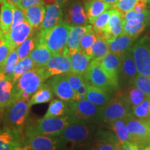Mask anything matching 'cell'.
Masks as SVG:
<instances>
[{
	"mask_svg": "<svg viewBox=\"0 0 150 150\" xmlns=\"http://www.w3.org/2000/svg\"><path fill=\"white\" fill-rule=\"evenodd\" d=\"M149 125H150V120L149 121Z\"/></svg>",
	"mask_w": 150,
	"mask_h": 150,
	"instance_id": "03108f58",
	"label": "cell"
},
{
	"mask_svg": "<svg viewBox=\"0 0 150 150\" xmlns=\"http://www.w3.org/2000/svg\"><path fill=\"white\" fill-rule=\"evenodd\" d=\"M27 20L25 15H24V11L20 9L18 7H13V20L12 25H11V29H13L15 27H16L18 24L22 23L24 21Z\"/></svg>",
	"mask_w": 150,
	"mask_h": 150,
	"instance_id": "7dc6e473",
	"label": "cell"
},
{
	"mask_svg": "<svg viewBox=\"0 0 150 150\" xmlns=\"http://www.w3.org/2000/svg\"><path fill=\"white\" fill-rule=\"evenodd\" d=\"M14 6L8 2L2 4L0 10V29L4 33H7L11 29L13 20Z\"/></svg>",
	"mask_w": 150,
	"mask_h": 150,
	"instance_id": "d6a6232c",
	"label": "cell"
},
{
	"mask_svg": "<svg viewBox=\"0 0 150 150\" xmlns=\"http://www.w3.org/2000/svg\"><path fill=\"white\" fill-rule=\"evenodd\" d=\"M43 68L47 79L56 75L67 74L71 71L70 56L67 54H54Z\"/></svg>",
	"mask_w": 150,
	"mask_h": 150,
	"instance_id": "4fadbf2b",
	"label": "cell"
},
{
	"mask_svg": "<svg viewBox=\"0 0 150 150\" xmlns=\"http://www.w3.org/2000/svg\"><path fill=\"white\" fill-rule=\"evenodd\" d=\"M125 100L130 105L131 107H135L143 102L147 96L141 90L134 86L126 93L121 95Z\"/></svg>",
	"mask_w": 150,
	"mask_h": 150,
	"instance_id": "8d00e7d4",
	"label": "cell"
},
{
	"mask_svg": "<svg viewBox=\"0 0 150 150\" xmlns=\"http://www.w3.org/2000/svg\"><path fill=\"white\" fill-rule=\"evenodd\" d=\"M102 68L116 83H119V74L120 71L121 57L111 52L105 55L102 59H97Z\"/></svg>",
	"mask_w": 150,
	"mask_h": 150,
	"instance_id": "ac0fdd59",
	"label": "cell"
},
{
	"mask_svg": "<svg viewBox=\"0 0 150 150\" xmlns=\"http://www.w3.org/2000/svg\"><path fill=\"white\" fill-rule=\"evenodd\" d=\"M111 9L112 8L106 11L100 16L90 22V24L93 26L94 31L97 33V36H101V35L104 36V31L109 21Z\"/></svg>",
	"mask_w": 150,
	"mask_h": 150,
	"instance_id": "e575fe53",
	"label": "cell"
},
{
	"mask_svg": "<svg viewBox=\"0 0 150 150\" xmlns=\"http://www.w3.org/2000/svg\"><path fill=\"white\" fill-rule=\"evenodd\" d=\"M26 137L22 131L3 127L0 129V150H17L24 145Z\"/></svg>",
	"mask_w": 150,
	"mask_h": 150,
	"instance_id": "2e32d148",
	"label": "cell"
},
{
	"mask_svg": "<svg viewBox=\"0 0 150 150\" xmlns=\"http://www.w3.org/2000/svg\"><path fill=\"white\" fill-rule=\"evenodd\" d=\"M35 33V31L33 27L27 20H26L13 29H10L8 32L4 33V35L12 50L18 48L28 38L33 35Z\"/></svg>",
	"mask_w": 150,
	"mask_h": 150,
	"instance_id": "7c38bea8",
	"label": "cell"
},
{
	"mask_svg": "<svg viewBox=\"0 0 150 150\" xmlns=\"http://www.w3.org/2000/svg\"><path fill=\"white\" fill-rule=\"evenodd\" d=\"M130 133L131 141L139 147L150 145V125L149 121L139 119L131 115L125 118Z\"/></svg>",
	"mask_w": 150,
	"mask_h": 150,
	"instance_id": "8992f818",
	"label": "cell"
},
{
	"mask_svg": "<svg viewBox=\"0 0 150 150\" xmlns=\"http://www.w3.org/2000/svg\"><path fill=\"white\" fill-rule=\"evenodd\" d=\"M145 1L146 2H147V4H150V0H145Z\"/></svg>",
	"mask_w": 150,
	"mask_h": 150,
	"instance_id": "be15d7a7",
	"label": "cell"
},
{
	"mask_svg": "<svg viewBox=\"0 0 150 150\" xmlns=\"http://www.w3.org/2000/svg\"><path fill=\"white\" fill-rule=\"evenodd\" d=\"M147 9L141 13L134 10L122 13L123 34L137 38L147 26Z\"/></svg>",
	"mask_w": 150,
	"mask_h": 150,
	"instance_id": "8fae6325",
	"label": "cell"
},
{
	"mask_svg": "<svg viewBox=\"0 0 150 150\" xmlns=\"http://www.w3.org/2000/svg\"><path fill=\"white\" fill-rule=\"evenodd\" d=\"M131 112L134 117L139 119H150V97H147L141 104L131 108Z\"/></svg>",
	"mask_w": 150,
	"mask_h": 150,
	"instance_id": "b9f144b4",
	"label": "cell"
},
{
	"mask_svg": "<svg viewBox=\"0 0 150 150\" xmlns=\"http://www.w3.org/2000/svg\"><path fill=\"white\" fill-rule=\"evenodd\" d=\"M147 26L150 29V4H149V8L147 9Z\"/></svg>",
	"mask_w": 150,
	"mask_h": 150,
	"instance_id": "9f6ffc18",
	"label": "cell"
},
{
	"mask_svg": "<svg viewBox=\"0 0 150 150\" xmlns=\"http://www.w3.org/2000/svg\"><path fill=\"white\" fill-rule=\"evenodd\" d=\"M31 107L29 102L14 99L3 112L4 127L11 130L24 132L23 129Z\"/></svg>",
	"mask_w": 150,
	"mask_h": 150,
	"instance_id": "3957f363",
	"label": "cell"
},
{
	"mask_svg": "<svg viewBox=\"0 0 150 150\" xmlns=\"http://www.w3.org/2000/svg\"><path fill=\"white\" fill-rule=\"evenodd\" d=\"M137 1L138 0H117L112 8H115L122 13H125L133 10Z\"/></svg>",
	"mask_w": 150,
	"mask_h": 150,
	"instance_id": "f6af8a7d",
	"label": "cell"
},
{
	"mask_svg": "<svg viewBox=\"0 0 150 150\" xmlns=\"http://www.w3.org/2000/svg\"><path fill=\"white\" fill-rule=\"evenodd\" d=\"M136 38L122 34L111 40H108L109 51L122 57L126 52L133 47Z\"/></svg>",
	"mask_w": 150,
	"mask_h": 150,
	"instance_id": "cb8c5ba5",
	"label": "cell"
},
{
	"mask_svg": "<svg viewBox=\"0 0 150 150\" xmlns=\"http://www.w3.org/2000/svg\"><path fill=\"white\" fill-rule=\"evenodd\" d=\"M70 0H56V3L59 4L63 6V5H64L65 3H67V1H69Z\"/></svg>",
	"mask_w": 150,
	"mask_h": 150,
	"instance_id": "6f0895ef",
	"label": "cell"
},
{
	"mask_svg": "<svg viewBox=\"0 0 150 150\" xmlns=\"http://www.w3.org/2000/svg\"><path fill=\"white\" fill-rule=\"evenodd\" d=\"M52 56V52L46 46L38 42L29 56L34 62L35 67H43L48 63Z\"/></svg>",
	"mask_w": 150,
	"mask_h": 150,
	"instance_id": "f1b7e54d",
	"label": "cell"
},
{
	"mask_svg": "<svg viewBox=\"0 0 150 150\" xmlns=\"http://www.w3.org/2000/svg\"><path fill=\"white\" fill-rule=\"evenodd\" d=\"M22 0H7V2L11 4L12 5L15 6L20 7V3H21Z\"/></svg>",
	"mask_w": 150,
	"mask_h": 150,
	"instance_id": "f5cc1de1",
	"label": "cell"
},
{
	"mask_svg": "<svg viewBox=\"0 0 150 150\" xmlns=\"http://www.w3.org/2000/svg\"><path fill=\"white\" fill-rule=\"evenodd\" d=\"M54 92L49 83H43L32 95L29 103L31 106L47 103L53 99Z\"/></svg>",
	"mask_w": 150,
	"mask_h": 150,
	"instance_id": "4dcf8cb0",
	"label": "cell"
},
{
	"mask_svg": "<svg viewBox=\"0 0 150 150\" xmlns=\"http://www.w3.org/2000/svg\"><path fill=\"white\" fill-rule=\"evenodd\" d=\"M20 61V59L19 57L16 49V50H12L8 58H7L6 61H5V63L0 68V72L4 73L6 76L12 79L15 68H16V65H18Z\"/></svg>",
	"mask_w": 150,
	"mask_h": 150,
	"instance_id": "74e56055",
	"label": "cell"
},
{
	"mask_svg": "<svg viewBox=\"0 0 150 150\" xmlns=\"http://www.w3.org/2000/svg\"><path fill=\"white\" fill-rule=\"evenodd\" d=\"M97 38H98V36L95 31H94L93 26H92L91 29L83 35V38L81 41L79 50L91 59L92 54H92V47L96 42Z\"/></svg>",
	"mask_w": 150,
	"mask_h": 150,
	"instance_id": "d590c367",
	"label": "cell"
},
{
	"mask_svg": "<svg viewBox=\"0 0 150 150\" xmlns=\"http://www.w3.org/2000/svg\"><path fill=\"white\" fill-rule=\"evenodd\" d=\"M24 145L29 150H59L62 143L59 137L35 136L26 138Z\"/></svg>",
	"mask_w": 150,
	"mask_h": 150,
	"instance_id": "9a60e30c",
	"label": "cell"
},
{
	"mask_svg": "<svg viewBox=\"0 0 150 150\" xmlns=\"http://www.w3.org/2000/svg\"><path fill=\"white\" fill-rule=\"evenodd\" d=\"M72 27L62 22L50 29L38 32V42L46 46L54 54H64L67 38Z\"/></svg>",
	"mask_w": 150,
	"mask_h": 150,
	"instance_id": "7a4b0ae2",
	"label": "cell"
},
{
	"mask_svg": "<svg viewBox=\"0 0 150 150\" xmlns=\"http://www.w3.org/2000/svg\"><path fill=\"white\" fill-rule=\"evenodd\" d=\"M91 27L92 25H89V24L72 27L69 33L68 38H67L66 47L67 55L70 56V54L79 50L81 41L83 38V35Z\"/></svg>",
	"mask_w": 150,
	"mask_h": 150,
	"instance_id": "d4e9b609",
	"label": "cell"
},
{
	"mask_svg": "<svg viewBox=\"0 0 150 150\" xmlns=\"http://www.w3.org/2000/svg\"><path fill=\"white\" fill-rule=\"evenodd\" d=\"M38 43V33L36 34L34 33L33 35L28 38L24 42H22L16 49L20 60L24 59L26 57H28L30 53L36 47Z\"/></svg>",
	"mask_w": 150,
	"mask_h": 150,
	"instance_id": "f35d334b",
	"label": "cell"
},
{
	"mask_svg": "<svg viewBox=\"0 0 150 150\" xmlns=\"http://www.w3.org/2000/svg\"><path fill=\"white\" fill-rule=\"evenodd\" d=\"M101 1H104V2H106V3L108 4L111 5L112 7V6L115 4L116 2H117V0H101Z\"/></svg>",
	"mask_w": 150,
	"mask_h": 150,
	"instance_id": "11a10c76",
	"label": "cell"
},
{
	"mask_svg": "<svg viewBox=\"0 0 150 150\" xmlns=\"http://www.w3.org/2000/svg\"><path fill=\"white\" fill-rule=\"evenodd\" d=\"M65 22L70 27L88 25V18L81 4L78 1L72 4L67 9Z\"/></svg>",
	"mask_w": 150,
	"mask_h": 150,
	"instance_id": "d6986e66",
	"label": "cell"
},
{
	"mask_svg": "<svg viewBox=\"0 0 150 150\" xmlns=\"http://www.w3.org/2000/svg\"><path fill=\"white\" fill-rule=\"evenodd\" d=\"M147 3L145 0H138L133 10L138 13H141L145 10H147Z\"/></svg>",
	"mask_w": 150,
	"mask_h": 150,
	"instance_id": "681fc988",
	"label": "cell"
},
{
	"mask_svg": "<svg viewBox=\"0 0 150 150\" xmlns=\"http://www.w3.org/2000/svg\"><path fill=\"white\" fill-rule=\"evenodd\" d=\"M54 95L59 99L68 102H74V91L72 88L65 74L54 76L48 79Z\"/></svg>",
	"mask_w": 150,
	"mask_h": 150,
	"instance_id": "5bb4252c",
	"label": "cell"
},
{
	"mask_svg": "<svg viewBox=\"0 0 150 150\" xmlns=\"http://www.w3.org/2000/svg\"><path fill=\"white\" fill-rule=\"evenodd\" d=\"M35 67L34 62L29 56L20 60L18 65H16L13 72V74L12 81L13 83L15 84L16 83L17 81L22 75H23L24 73L28 72V71L32 70Z\"/></svg>",
	"mask_w": 150,
	"mask_h": 150,
	"instance_id": "60d3db41",
	"label": "cell"
},
{
	"mask_svg": "<svg viewBox=\"0 0 150 150\" xmlns=\"http://www.w3.org/2000/svg\"><path fill=\"white\" fill-rule=\"evenodd\" d=\"M102 107L97 106L88 99L71 102L70 115L76 122H88L100 118Z\"/></svg>",
	"mask_w": 150,
	"mask_h": 150,
	"instance_id": "9c48e42d",
	"label": "cell"
},
{
	"mask_svg": "<svg viewBox=\"0 0 150 150\" xmlns=\"http://www.w3.org/2000/svg\"><path fill=\"white\" fill-rule=\"evenodd\" d=\"M86 81L90 85L95 86L108 93L116 91L119 83L114 81L102 68L97 59L92 60L84 74Z\"/></svg>",
	"mask_w": 150,
	"mask_h": 150,
	"instance_id": "277c9868",
	"label": "cell"
},
{
	"mask_svg": "<svg viewBox=\"0 0 150 150\" xmlns=\"http://www.w3.org/2000/svg\"><path fill=\"white\" fill-rule=\"evenodd\" d=\"M75 122L76 120L70 115L57 117H42L25 127L24 134L26 138L35 136L59 137L67 126Z\"/></svg>",
	"mask_w": 150,
	"mask_h": 150,
	"instance_id": "6da1fadb",
	"label": "cell"
},
{
	"mask_svg": "<svg viewBox=\"0 0 150 150\" xmlns=\"http://www.w3.org/2000/svg\"><path fill=\"white\" fill-rule=\"evenodd\" d=\"M3 35H4V33L2 32V31H1V29H0V38H1L2 37Z\"/></svg>",
	"mask_w": 150,
	"mask_h": 150,
	"instance_id": "6125c7cd",
	"label": "cell"
},
{
	"mask_svg": "<svg viewBox=\"0 0 150 150\" xmlns=\"http://www.w3.org/2000/svg\"><path fill=\"white\" fill-rule=\"evenodd\" d=\"M132 52L138 74L150 76V37L145 35L137 41Z\"/></svg>",
	"mask_w": 150,
	"mask_h": 150,
	"instance_id": "30bf717a",
	"label": "cell"
},
{
	"mask_svg": "<svg viewBox=\"0 0 150 150\" xmlns=\"http://www.w3.org/2000/svg\"><path fill=\"white\" fill-rule=\"evenodd\" d=\"M6 1H7V0H0V4H1L2 5L5 2H6Z\"/></svg>",
	"mask_w": 150,
	"mask_h": 150,
	"instance_id": "680465c9",
	"label": "cell"
},
{
	"mask_svg": "<svg viewBox=\"0 0 150 150\" xmlns=\"http://www.w3.org/2000/svg\"><path fill=\"white\" fill-rule=\"evenodd\" d=\"M88 92V83L86 81V82L83 85H81L79 88L76 91H74V102L77 101L83 100L86 99V95Z\"/></svg>",
	"mask_w": 150,
	"mask_h": 150,
	"instance_id": "c3c4849f",
	"label": "cell"
},
{
	"mask_svg": "<svg viewBox=\"0 0 150 150\" xmlns=\"http://www.w3.org/2000/svg\"><path fill=\"white\" fill-rule=\"evenodd\" d=\"M110 124L112 127V131L115 133V136L117 137V140L120 142L121 145L127 141L132 142L130 133L129 131L125 118L117 120Z\"/></svg>",
	"mask_w": 150,
	"mask_h": 150,
	"instance_id": "836d02e7",
	"label": "cell"
},
{
	"mask_svg": "<svg viewBox=\"0 0 150 150\" xmlns=\"http://www.w3.org/2000/svg\"><path fill=\"white\" fill-rule=\"evenodd\" d=\"M108 40L103 35L98 36V38L92 47V60L102 59L109 52Z\"/></svg>",
	"mask_w": 150,
	"mask_h": 150,
	"instance_id": "ab89813d",
	"label": "cell"
},
{
	"mask_svg": "<svg viewBox=\"0 0 150 150\" xmlns=\"http://www.w3.org/2000/svg\"><path fill=\"white\" fill-rule=\"evenodd\" d=\"M141 147H139L138 145H136V143L134 142L127 141L124 142L122 145L121 150H142Z\"/></svg>",
	"mask_w": 150,
	"mask_h": 150,
	"instance_id": "816d5d0a",
	"label": "cell"
},
{
	"mask_svg": "<svg viewBox=\"0 0 150 150\" xmlns=\"http://www.w3.org/2000/svg\"><path fill=\"white\" fill-rule=\"evenodd\" d=\"M111 8V5L101 0H87L85 4V11L88 18L89 23L97 17Z\"/></svg>",
	"mask_w": 150,
	"mask_h": 150,
	"instance_id": "83f0119b",
	"label": "cell"
},
{
	"mask_svg": "<svg viewBox=\"0 0 150 150\" xmlns=\"http://www.w3.org/2000/svg\"><path fill=\"white\" fill-rule=\"evenodd\" d=\"M42 2L45 6H50L56 4V0H42Z\"/></svg>",
	"mask_w": 150,
	"mask_h": 150,
	"instance_id": "db71d44e",
	"label": "cell"
},
{
	"mask_svg": "<svg viewBox=\"0 0 150 150\" xmlns=\"http://www.w3.org/2000/svg\"><path fill=\"white\" fill-rule=\"evenodd\" d=\"M47 79L43 67H35L18 79L15 83V91H25L33 95Z\"/></svg>",
	"mask_w": 150,
	"mask_h": 150,
	"instance_id": "ba28073f",
	"label": "cell"
},
{
	"mask_svg": "<svg viewBox=\"0 0 150 150\" xmlns=\"http://www.w3.org/2000/svg\"><path fill=\"white\" fill-rule=\"evenodd\" d=\"M45 6V5L44 4L41 3L31 6L23 10L27 20L35 32L40 31L41 25L45 16L46 8Z\"/></svg>",
	"mask_w": 150,
	"mask_h": 150,
	"instance_id": "7402d4cb",
	"label": "cell"
},
{
	"mask_svg": "<svg viewBox=\"0 0 150 150\" xmlns=\"http://www.w3.org/2000/svg\"><path fill=\"white\" fill-rule=\"evenodd\" d=\"M71 72L84 74L92 61L91 58L86 56L80 50L70 54Z\"/></svg>",
	"mask_w": 150,
	"mask_h": 150,
	"instance_id": "4316f807",
	"label": "cell"
},
{
	"mask_svg": "<svg viewBox=\"0 0 150 150\" xmlns=\"http://www.w3.org/2000/svg\"><path fill=\"white\" fill-rule=\"evenodd\" d=\"M11 52V48L6 40L4 35L0 38V68L6 61Z\"/></svg>",
	"mask_w": 150,
	"mask_h": 150,
	"instance_id": "bcb514c9",
	"label": "cell"
},
{
	"mask_svg": "<svg viewBox=\"0 0 150 150\" xmlns=\"http://www.w3.org/2000/svg\"><path fill=\"white\" fill-rule=\"evenodd\" d=\"M70 104L61 99H54L50 102V106L47 110L45 118L57 117L70 115Z\"/></svg>",
	"mask_w": 150,
	"mask_h": 150,
	"instance_id": "484cf974",
	"label": "cell"
},
{
	"mask_svg": "<svg viewBox=\"0 0 150 150\" xmlns=\"http://www.w3.org/2000/svg\"><path fill=\"white\" fill-rule=\"evenodd\" d=\"M17 150H29V149H28L27 148H26V147H24V148L20 147V148H19L18 149H17Z\"/></svg>",
	"mask_w": 150,
	"mask_h": 150,
	"instance_id": "94428289",
	"label": "cell"
},
{
	"mask_svg": "<svg viewBox=\"0 0 150 150\" xmlns=\"http://www.w3.org/2000/svg\"><path fill=\"white\" fill-rule=\"evenodd\" d=\"M142 150H150V145H149V146H147V147H145Z\"/></svg>",
	"mask_w": 150,
	"mask_h": 150,
	"instance_id": "91938a15",
	"label": "cell"
},
{
	"mask_svg": "<svg viewBox=\"0 0 150 150\" xmlns=\"http://www.w3.org/2000/svg\"><path fill=\"white\" fill-rule=\"evenodd\" d=\"M120 74L125 80L129 82L134 81L138 74L137 66L133 56L132 48L126 52L121 57V65Z\"/></svg>",
	"mask_w": 150,
	"mask_h": 150,
	"instance_id": "44dd1931",
	"label": "cell"
},
{
	"mask_svg": "<svg viewBox=\"0 0 150 150\" xmlns=\"http://www.w3.org/2000/svg\"><path fill=\"white\" fill-rule=\"evenodd\" d=\"M122 145L117 137L113 135H106L94 142L91 150H121Z\"/></svg>",
	"mask_w": 150,
	"mask_h": 150,
	"instance_id": "1f68e13d",
	"label": "cell"
},
{
	"mask_svg": "<svg viewBox=\"0 0 150 150\" xmlns=\"http://www.w3.org/2000/svg\"><path fill=\"white\" fill-rule=\"evenodd\" d=\"M65 75L70 86L74 91L77 90L81 86L83 85L86 82V79L85 76H84V74L72 72L70 71V72L67 73Z\"/></svg>",
	"mask_w": 150,
	"mask_h": 150,
	"instance_id": "ee69618b",
	"label": "cell"
},
{
	"mask_svg": "<svg viewBox=\"0 0 150 150\" xmlns=\"http://www.w3.org/2000/svg\"><path fill=\"white\" fill-rule=\"evenodd\" d=\"M123 29L122 13L112 8L109 21L104 31V37L107 40H111L123 34Z\"/></svg>",
	"mask_w": 150,
	"mask_h": 150,
	"instance_id": "ffe728a7",
	"label": "cell"
},
{
	"mask_svg": "<svg viewBox=\"0 0 150 150\" xmlns=\"http://www.w3.org/2000/svg\"><path fill=\"white\" fill-rule=\"evenodd\" d=\"M41 3H43L42 0H22L21 3H20V6L19 8L23 11L24 9L27 8L28 7H30L33 5L38 4H41Z\"/></svg>",
	"mask_w": 150,
	"mask_h": 150,
	"instance_id": "f907efd6",
	"label": "cell"
},
{
	"mask_svg": "<svg viewBox=\"0 0 150 150\" xmlns=\"http://www.w3.org/2000/svg\"><path fill=\"white\" fill-rule=\"evenodd\" d=\"M0 117H1V113H0Z\"/></svg>",
	"mask_w": 150,
	"mask_h": 150,
	"instance_id": "e7e4bbea",
	"label": "cell"
},
{
	"mask_svg": "<svg viewBox=\"0 0 150 150\" xmlns=\"http://www.w3.org/2000/svg\"><path fill=\"white\" fill-rule=\"evenodd\" d=\"M14 99L15 84L11 79L0 72V113L1 118L4 110Z\"/></svg>",
	"mask_w": 150,
	"mask_h": 150,
	"instance_id": "e0dca14e",
	"label": "cell"
},
{
	"mask_svg": "<svg viewBox=\"0 0 150 150\" xmlns=\"http://www.w3.org/2000/svg\"><path fill=\"white\" fill-rule=\"evenodd\" d=\"M62 6L59 4L46 6V12L40 31H43L61 23L63 21Z\"/></svg>",
	"mask_w": 150,
	"mask_h": 150,
	"instance_id": "603a6c76",
	"label": "cell"
},
{
	"mask_svg": "<svg viewBox=\"0 0 150 150\" xmlns=\"http://www.w3.org/2000/svg\"><path fill=\"white\" fill-rule=\"evenodd\" d=\"M86 124L75 122L67 126L59 136L62 145L66 144L74 147L87 141L92 136L93 127Z\"/></svg>",
	"mask_w": 150,
	"mask_h": 150,
	"instance_id": "5b68a950",
	"label": "cell"
},
{
	"mask_svg": "<svg viewBox=\"0 0 150 150\" xmlns=\"http://www.w3.org/2000/svg\"><path fill=\"white\" fill-rule=\"evenodd\" d=\"M86 99L100 107H104L111 100L109 93L88 83Z\"/></svg>",
	"mask_w": 150,
	"mask_h": 150,
	"instance_id": "f546056e",
	"label": "cell"
},
{
	"mask_svg": "<svg viewBox=\"0 0 150 150\" xmlns=\"http://www.w3.org/2000/svg\"><path fill=\"white\" fill-rule=\"evenodd\" d=\"M133 115L131 107L122 96L111 99L106 106L102 107L100 118L103 122L111 123L112 122L129 117Z\"/></svg>",
	"mask_w": 150,
	"mask_h": 150,
	"instance_id": "52a82bcc",
	"label": "cell"
},
{
	"mask_svg": "<svg viewBox=\"0 0 150 150\" xmlns=\"http://www.w3.org/2000/svg\"><path fill=\"white\" fill-rule=\"evenodd\" d=\"M134 86L140 88L147 97H150V76L138 74L133 81Z\"/></svg>",
	"mask_w": 150,
	"mask_h": 150,
	"instance_id": "7bdbcfd3",
	"label": "cell"
}]
</instances>
